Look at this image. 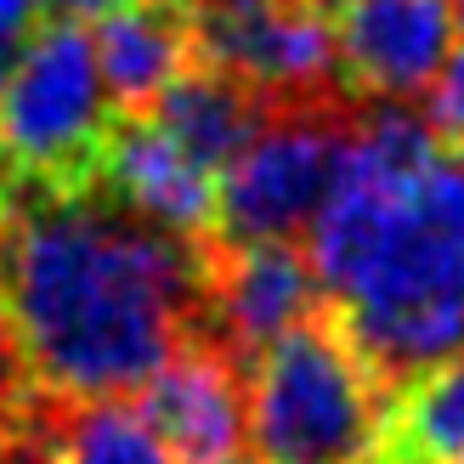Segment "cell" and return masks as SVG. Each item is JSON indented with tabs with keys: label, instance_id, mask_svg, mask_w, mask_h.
<instances>
[{
	"label": "cell",
	"instance_id": "1",
	"mask_svg": "<svg viewBox=\"0 0 464 464\" xmlns=\"http://www.w3.org/2000/svg\"><path fill=\"white\" fill-rule=\"evenodd\" d=\"M204 255L125 216L97 188L17 193L0 216V334L40 397L97 402L142 391L198 340Z\"/></svg>",
	"mask_w": 464,
	"mask_h": 464
},
{
	"label": "cell",
	"instance_id": "2",
	"mask_svg": "<svg viewBox=\"0 0 464 464\" xmlns=\"http://www.w3.org/2000/svg\"><path fill=\"white\" fill-rule=\"evenodd\" d=\"M249 448L266 464H368L385 385L323 300L244 368Z\"/></svg>",
	"mask_w": 464,
	"mask_h": 464
},
{
	"label": "cell",
	"instance_id": "3",
	"mask_svg": "<svg viewBox=\"0 0 464 464\" xmlns=\"http://www.w3.org/2000/svg\"><path fill=\"white\" fill-rule=\"evenodd\" d=\"M120 120L125 113L113 108L91 34L80 23L52 17L0 74V148L23 176V188H91L97 159Z\"/></svg>",
	"mask_w": 464,
	"mask_h": 464
},
{
	"label": "cell",
	"instance_id": "4",
	"mask_svg": "<svg viewBox=\"0 0 464 464\" xmlns=\"http://www.w3.org/2000/svg\"><path fill=\"white\" fill-rule=\"evenodd\" d=\"M362 102L277 108L261 136L216 176V244H300Z\"/></svg>",
	"mask_w": 464,
	"mask_h": 464
},
{
	"label": "cell",
	"instance_id": "5",
	"mask_svg": "<svg viewBox=\"0 0 464 464\" xmlns=\"http://www.w3.org/2000/svg\"><path fill=\"white\" fill-rule=\"evenodd\" d=\"M193 57L261 91L272 108L352 102L334 34L312 0H181Z\"/></svg>",
	"mask_w": 464,
	"mask_h": 464
},
{
	"label": "cell",
	"instance_id": "6",
	"mask_svg": "<svg viewBox=\"0 0 464 464\" xmlns=\"http://www.w3.org/2000/svg\"><path fill=\"white\" fill-rule=\"evenodd\" d=\"M323 306V284L300 244H210L204 255V317L210 340L238 368H249L277 334Z\"/></svg>",
	"mask_w": 464,
	"mask_h": 464
},
{
	"label": "cell",
	"instance_id": "7",
	"mask_svg": "<svg viewBox=\"0 0 464 464\" xmlns=\"http://www.w3.org/2000/svg\"><path fill=\"white\" fill-rule=\"evenodd\" d=\"M334 63L357 102H413L453 57V0H334Z\"/></svg>",
	"mask_w": 464,
	"mask_h": 464
},
{
	"label": "cell",
	"instance_id": "8",
	"mask_svg": "<svg viewBox=\"0 0 464 464\" xmlns=\"http://www.w3.org/2000/svg\"><path fill=\"white\" fill-rule=\"evenodd\" d=\"M136 413L165 436L181 464H244L249 453V391L244 368L210 340H188L136 391Z\"/></svg>",
	"mask_w": 464,
	"mask_h": 464
},
{
	"label": "cell",
	"instance_id": "9",
	"mask_svg": "<svg viewBox=\"0 0 464 464\" xmlns=\"http://www.w3.org/2000/svg\"><path fill=\"white\" fill-rule=\"evenodd\" d=\"M91 188L108 204H120L125 216L170 232V238L216 244V176L193 165L148 113H125L113 125Z\"/></svg>",
	"mask_w": 464,
	"mask_h": 464
},
{
	"label": "cell",
	"instance_id": "10",
	"mask_svg": "<svg viewBox=\"0 0 464 464\" xmlns=\"http://www.w3.org/2000/svg\"><path fill=\"white\" fill-rule=\"evenodd\" d=\"M91 52L120 113H148L198 63L181 0H125L91 29Z\"/></svg>",
	"mask_w": 464,
	"mask_h": 464
},
{
	"label": "cell",
	"instance_id": "11",
	"mask_svg": "<svg viewBox=\"0 0 464 464\" xmlns=\"http://www.w3.org/2000/svg\"><path fill=\"white\" fill-rule=\"evenodd\" d=\"M272 113L277 108L261 97V91H249L244 80L221 74V68H210V63H193L188 74L148 108V120L165 130L193 165L221 176L232 159L261 136V125L272 120Z\"/></svg>",
	"mask_w": 464,
	"mask_h": 464
},
{
	"label": "cell",
	"instance_id": "12",
	"mask_svg": "<svg viewBox=\"0 0 464 464\" xmlns=\"http://www.w3.org/2000/svg\"><path fill=\"white\" fill-rule=\"evenodd\" d=\"M368 464H464V357L420 368L385 391Z\"/></svg>",
	"mask_w": 464,
	"mask_h": 464
},
{
	"label": "cell",
	"instance_id": "13",
	"mask_svg": "<svg viewBox=\"0 0 464 464\" xmlns=\"http://www.w3.org/2000/svg\"><path fill=\"white\" fill-rule=\"evenodd\" d=\"M52 464H181L136 402L97 397V402H63L45 430Z\"/></svg>",
	"mask_w": 464,
	"mask_h": 464
},
{
	"label": "cell",
	"instance_id": "14",
	"mask_svg": "<svg viewBox=\"0 0 464 464\" xmlns=\"http://www.w3.org/2000/svg\"><path fill=\"white\" fill-rule=\"evenodd\" d=\"M413 113L425 120V130L442 142V153H459L464 148V52H453L436 80L413 97Z\"/></svg>",
	"mask_w": 464,
	"mask_h": 464
},
{
	"label": "cell",
	"instance_id": "15",
	"mask_svg": "<svg viewBox=\"0 0 464 464\" xmlns=\"http://www.w3.org/2000/svg\"><path fill=\"white\" fill-rule=\"evenodd\" d=\"M40 17H45V6H40V0H0V74H6V68H12V57H17L23 45L34 40Z\"/></svg>",
	"mask_w": 464,
	"mask_h": 464
},
{
	"label": "cell",
	"instance_id": "16",
	"mask_svg": "<svg viewBox=\"0 0 464 464\" xmlns=\"http://www.w3.org/2000/svg\"><path fill=\"white\" fill-rule=\"evenodd\" d=\"M40 6H45V17H57V23H97L113 6H125V0H40Z\"/></svg>",
	"mask_w": 464,
	"mask_h": 464
},
{
	"label": "cell",
	"instance_id": "17",
	"mask_svg": "<svg viewBox=\"0 0 464 464\" xmlns=\"http://www.w3.org/2000/svg\"><path fill=\"white\" fill-rule=\"evenodd\" d=\"M17 193H23V176L12 170V159H6V148H0V216L17 204Z\"/></svg>",
	"mask_w": 464,
	"mask_h": 464
},
{
	"label": "cell",
	"instance_id": "18",
	"mask_svg": "<svg viewBox=\"0 0 464 464\" xmlns=\"http://www.w3.org/2000/svg\"><path fill=\"white\" fill-rule=\"evenodd\" d=\"M453 29H459V45H464V0L453 6Z\"/></svg>",
	"mask_w": 464,
	"mask_h": 464
},
{
	"label": "cell",
	"instance_id": "19",
	"mask_svg": "<svg viewBox=\"0 0 464 464\" xmlns=\"http://www.w3.org/2000/svg\"><path fill=\"white\" fill-rule=\"evenodd\" d=\"M448 159H453V170H459V181H464V148H459V153H448Z\"/></svg>",
	"mask_w": 464,
	"mask_h": 464
},
{
	"label": "cell",
	"instance_id": "20",
	"mask_svg": "<svg viewBox=\"0 0 464 464\" xmlns=\"http://www.w3.org/2000/svg\"><path fill=\"white\" fill-rule=\"evenodd\" d=\"M0 464H6V430H0Z\"/></svg>",
	"mask_w": 464,
	"mask_h": 464
},
{
	"label": "cell",
	"instance_id": "21",
	"mask_svg": "<svg viewBox=\"0 0 464 464\" xmlns=\"http://www.w3.org/2000/svg\"><path fill=\"white\" fill-rule=\"evenodd\" d=\"M261 464H266V459H261Z\"/></svg>",
	"mask_w": 464,
	"mask_h": 464
}]
</instances>
